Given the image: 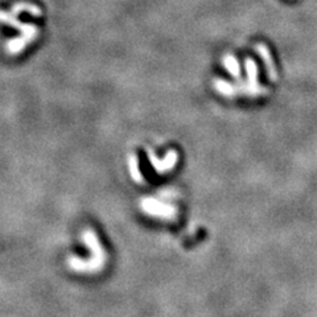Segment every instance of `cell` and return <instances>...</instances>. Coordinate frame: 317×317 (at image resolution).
<instances>
[{"label":"cell","instance_id":"cell-1","mask_svg":"<svg viewBox=\"0 0 317 317\" xmlns=\"http://www.w3.org/2000/svg\"><path fill=\"white\" fill-rule=\"evenodd\" d=\"M255 49H257V52L259 53V56H261L262 58H263L264 62H266V66H267L270 78H272V79L276 78V70H275V68H274L271 56H270V52H268V49L266 48V45H263V44H259V45L255 46Z\"/></svg>","mask_w":317,"mask_h":317},{"label":"cell","instance_id":"cell-3","mask_svg":"<svg viewBox=\"0 0 317 317\" xmlns=\"http://www.w3.org/2000/svg\"><path fill=\"white\" fill-rule=\"evenodd\" d=\"M215 83H217L215 86H217V89H218L221 93H225V94H231V93H233V87H231L229 83L222 82V81H217Z\"/></svg>","mask_w":317,"mask_h":317},{"label":"cell","instance_id":"cell-2","mask_svg":"<svg viewBox=\"0 0 317 317\" xmlns=\"http://www.w3.org/2000/svg\"><path fill=\"white\" fill-rule=\"evenodd\" d=\"M223 65H225V68H226L233 76L237 77L238 74H239V65H238V61L235 60V57L226 56L225 57V60H223Z\"/></svg>","mask_w":317,"mask_h":317}]
</instances>
